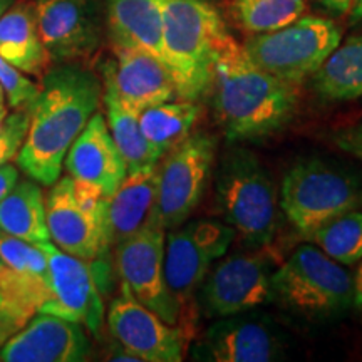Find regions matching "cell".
<instances>
[{
	"label": "cell",
	"mask_w": 362,
	"mask_h": 362,
	"mask_svg": "<svg viewBox=\"0 0 362 362\" xmlns=\"http://www.w3.org/2000/svg\"><path fill=\"white\" fill-rule=\"evenodd\" d=\"M40 40L54 61L71 62L99 45V22L93 0H33Z\"/></svg>",
	"instance_id": "9a60e30c"
},
{
	"label": "cell",
	"mask_w": 362,
	"mask_h": 362,
	"mask_svg": "<svg viewBox=\"0 0 362 362\" xmlns=\"http://www.w3.org/2000/svg\"><path fill=\"white\" fill-rule=\"evenodd\" d=\"M64 166L69 176L101 189L107 198L119 188L128 175L124 158L101 112H94L71 144Z\"/></svg>",
	"instance_id": "ac0fdd59"
},
{
	"label": "cell",
	"mask_w": 362,
	"mask_h": 362,
	"mask_svg": "<svg viewBox=\"0 0 362 362\" xmlns=\"http://www.w3.org/2000/svg\"><path fill=\"white\" fill-rule=\"evenodd\" d=\"M233 17L242 29L265 34L300 19L307 11L305 0H233Z\"/></svg>",
	"instance_id": "4316f807"
},
{
	"label": "cell",
	"mask_w": 362,
	"mask_h": 362,
	"mask_svg": "<svg viewBox=\"0 0 362 362\" xmlns=\"http://www.w3.org/2000/svg\"><path fill=\"white\" fill-rule=\"evenodd\" d=\"M225 221L253 245H267L279 223V198L264 165L245 149L226 153L216 178Z\"/></svg>",
	"instance_id": "277c9868"
},
{
	"label": "cell",
	"mask_w": 362,
	"mask_h": 362,
	"mask_svg": "<svg viewBox=\"0 0 362 362\" xmlns=\"http://www.w3.org/2000/svg\"><path fill=\"white\" fill-rule=\"evenodd\" d=\"M200 106L189 99L165 101L139 112L138 121L144 138L163 155L188 138L200 117Z\"/></svg>",
	"instance_id": "484cf974"
},
{
	"label": "cell",
	"mask_w": 362,
	"mask_h": 362,
	"mask_svg": "<svg viewBox=\"0 0 362 362\" xmlns=\"http://www.w3.org/2000/svg\"><path fill=\"white\" fill-rule=\"evenodd\" d=\"M312 78L315 93L325 101L362 99V34L339 44Z\"/></svg>",
	"instance_id": "603a6c76"
},
{
	"label": "cell",
	"mask_w": 362,
	"mask_h": 362,
	"mask_svg": "<svg viewBox=\"0 0 362 362\" xmlns=\"http://www.w3.org/2000/svg\"><path fill=\"white\" fill-rule=\"evenodd\" d=\"M0 57L35 78L49 69L52 59L40 40L34 4L29 0L13 2L0 17Z\"/></svg>",
	"instance_id": "44dd1931"
},
{
	"label": "cell",
	"mask_w": 362,
	"mask_h": 362,
	"mask_svg": "<svg viewBox=\"0 0 362 362\" xmlns=\"http://www.w3.org/2000/svg\"><path fill=\"white\" fill-rule=\"evenodd\" d=\"M13 4V0H0V17L6 13V11Z\"/></svg>",
	"instance_id": "74e56055"
},
{
	"label": "cell",
	"mask_w": 362,
	"mask_h": 362,
	"mask_svg": "<svg viewBox=\"0 0 362 362\" xmlns=\"http://www.w3.org/2000/svg\"><path fill=\"white\" fill-rule=\"evenodd\" d=\"M203 354L215 362H269L280 354V342L260 320L225 317L208 330Z\"/></svg>",
	"instance_id": "ffe728a7"
},
{
	"label": "cell",
	"mask_w": 362,
	"mask_h": 362,
	"mask_svg": "<svg viewBox=\"0 0 362 362\" xmlns=\"http://www.w3.org/2000/svg\"><path fill=\"white\" fill-rule=\"evenodd\" d=\"M332 143L362 163V121L334 131Z\"/></svg>",
	"instance_id": "1f68e13d"
},
{
	"label": "cell",
	"mask_w": 362,
	"mask_h": 362,
	"mask_svg": "<svg viewBox=\"0 0 362 362\" xmlns=\"http://www.w3.org/2000/svg\"><path fill=\"white\" fill-rule=\"evenodd\" d=\"M163 0H106V21L115 47L141 49L160 57Z\"/></svg>",
	"instance_id": "7402d4cb"
},
{
	"label": "cell",
	"mask_w": 362,
	"mask_h": 362,
	"mask_svg": "<svg viewBox=\"0 0 362 362\" xmlns=\"http://www.w3.org/2000/svg\"><path fill=\"white\" fill-rule=\"evenodd\" d=\"M315 247L341 265L362 260V211L352 210L332 218L310 235Z\"/></svg>",
	"instance_id": "83f0119b"
},
{
	"label": "cell",
	"mask_w": 362,
	"mask_h": 362,
	"mask_svg": "<svg viewBox=\"0 0 362 362\" xmlns=\"http://www.w3.org/2000/svg\"><path fill=\"white\" fill-rule=\"evenodd\" d=\"M107 327L121 347L141 362H180L187 351V329L165 319L121 292L107 310Z\"/></svg>",
	"instance_id": "4fadbf2b"
},
{
	"label": "cell",
	"mask_w": 362,
	"mask_h": 362,
	"mask_svg": "<svg viewBox=\"0 0 362 362\" xmlns=\"http://www.w3.org/2000/svg\"><path fill=\"white\" fill-rule=\"evenodd\" d=\"M235 230L218 220H193L166 235L165 277L180 309L197 292L211 265L228 252Z\"/></svg>",
	"instance_id": "30bf717a"
},
{
	"label": "cell",
	"mask_w": 362,
	"mask_h": 362,
	"mask_svg": "<svg viewBox=\"0 0 362 362\" xmlns=\"http://www.w3.org/2000/svg\"><path fill=\"white\" fill-rule=\"evenodd\" d=\"M166 230L155 223L143 226L115 247L116 267L123 288L168 324L180 325L181 309L165 277Z\"/></svg>",
	"instance_id": "8fae6325"
},
{
	"label": "cell",
	"mask_w": 362,
	"mask_h": 362,
	"mask_svg": "<svg viewBox=\"0 0 362 362\" xmlns=\"http://www.w3.org/2000/svg\"><path fill=\"white\" fill-rule=\"evenodd\" d=\"M215 139L198 133L166 153L158 175L153 223L173 230L188 220L205 193L215 161Z\"/></svg>",
	"instance_id": "9c48e42d"
},
{
	"label": "cell",
	"mask_w": 362,
	"mask_h": 362,
	"mask_svg": "<svg viewBox=\"0 0 362 362\" xmlns=\"http://www.w3.org/2000/svg\"><path fill=\"white\" fill-rule=\"evenodd\" d=\"M29 129V110H19L7 116L0 128V166L17 158Z\"/></svg>",
	"instance_id": "4dcf8cb0"
},
{
	"label": "cell",
	"mask_w": 362,
	"mask_h": 362,
	"mask_svg": "<svg viewBox=\"0 0 362 362\" xmlns=\"http://www.w3.org/2000/svg\"><path fill=\"white\" fill-rule=\"evenodd\" d=\"M0 230L30 243L51 240L45 220V198L37 181L19 180L0 200Z\"/></svg>",
	"instance_id": "d4e9b609"
},
{
	"label": "cell",
	"mask_w": 362,
	"mask_h": 362,
	"mask_svg": "<svg viewBox=\"0 0 362 362\" xmlns=\"http://www.w3.org/2000/svg\"><path fill=\"white\" fill-rule=\"evenodd\" d=\"M47 259L51 297L39 312L78 322L90 334H99L104 324V302L93 262L62 252L49 240L37 242Z\"/></svg>",
	"instance_id": "7c38bea8"
},
{
	"label": "cell",
	"mask_w": 362,
	"mask_h": 362,
	"mask_svg": "<svg viewBox=\"0 0 362 362\" xmlns=\"http://www.w3.org/2000/svg\"><path fill=\"white\" fill-rule=\"evenodd\" d=\"M0 86L6 93L7 104L12 110H29L37 98L40 86L30 81L24 72L0 57Z\"/></svg>",
	"instance_id": "f546056e"
},
{
	"label": "cell",
	"mask_w": 362,
	"mask_h": 362,
	"mask_svg": "<svg viewBox=\"0 0 362 362\" xmlns=\"http://www.w3.org/2000/svg\"><path fill=\"white\" fill-rule=\"evenodd\" d=\"M103 79L136 112L178 98L165 62L141 49L115 47V61L103 66Z\"/></svg>",
	"instance_id": "e0dca14e"
},
{
	"label": "cell",
	"mask_w": 362,
	"mask_h": 362,
	"mask_svg": "<svg viewBox=\"0 0 362 362\" xmlns=\"http://www.w3.org/2000/svg\"><path fill=\"white\" fill-rule=\"evenodd\" d=\"M160 163L126 175L119 188L107 198L106 230L107 245L117 243L153 223L158 193Z\"/></svg>",
	"instance_id": "d6986e66"
},
{
	"label": "cell",
	"mask_w": 362,
	"mask_h": 362,
	"mask_svg": "<svg viewBox=\"0 0 362 362\" xmlns=\"http://www.w3.org/2000/svg\"><path fill=\"white\" fill-rule=\"evenodd\" d=\"M2 265H4V264H2V262H0V269H2Z\"/></svg>",
	"instance_id": "60d3db41"
},
{
	"label": "cell",
	"mask_w": 362,
	"mask_h": 362,
	"mask_svg": "<svg viewBox=\"0 0 362 362\" xmlns=\"http://www.w3.org/2000/svg\"><path fill=\"white\" fill-rule=\"evenodd\" d=\"M19 181V168L12 163L0 166V200L13 188V185Z\"/></svg>",
	"instance_id": "836d02e7"
},
{
	"label": "cell",
	"mask_w": 362,
	"mask_h": 362,
	"mask_svg": "<svg viewBox=\"0 0 362 362\" xmlns=\"http://www.w3.org/2000/svg\"><path fill=\"white\" fill-rule=\"evenodd\" d=\"M272 293L297 314L327 317L351 305L354 284L339 262L319 247L304 245L272 274Z\"/></svg>",
	"instance_id": "8992f818"
},
{
	"label": "cell",
	"mask_w": 362,
	"mask_h": 362,
	"mask_svg": "<svg viewBox=\"0 0 362 362\" xmlns=\"http://www.w3.org/2000/svg\"><path fill=\"white\" fill-rule=\"evenodd\" d=\"M103 84L93 71L62 62L44 72L29 107V129L17 153V168L51 187L61 176L71 144L98 111Z\"/></svg>",
	"instance_id": "6da1fadb"
},
{
	"label": "cell",
	"mask_w": 362,
	"mask_h": 362,
	"mask_svg": "<svg viewBox=\"0 0 362 362\" xmlns=\"http://www.w3.org/2000/svg\"><path fill=\"white\" fill-rule=\"evenodd\" d=\"M279 206L298 233L310 235L336 216L362 208V185L320 160L297 163L287 171Z\"/></svg>",
	"instance_id": "5b68a950"
},
{
	"label": "cell",
	"mask_w": 362,
	"mask_h": 362,
	"mask_svg": "<svg viewBox=\"0 0 362 362\" xmlns=\"http://www.w3.org/2000/svg\"><path fill=\"white\" fill-rule=\"evenodd\" d=\"M0 262L17 274L47 280V259L42 248L4 230H0Z\"/></svg>",
	"instance_id": "f1b7e54d"
},
{
	"label": "cell",
	"mask_w": 362,
	"mask_h": 362,
	"mask_svg": "<svg viewBox=\"0 0 362 362\" xmlns=\"http://www.w3.org/2000/svg\"><path fill=\"white\" fill-rule=\"evenodd\" d=\"M341 40L342 30L334 21L302 16L274 33L255 34L243 47L262 69L297 86L314 76Z\"/></svg>",
	"instance_id": "ba28073f"
},
{
	"label": "cell",
	"mask_w": 362,
	"mask_h": 362,
	"mask_svg": "<svg viewBox=\"0 0 362 362\" xmlns=\"http://www.w3.org/2000/svg\"><path fill=\"white\" fill-rule=\"evenodd\" d=\"M6 117H7V111L0 112V128H2V124H4V121H6Z\"/></svg>",
	"instance_id": "ab89813d"
},
{
	"label": "cell",
	"mask_w": 362,
	"mask_h": 362,
	"mask_svg": "<svg viewBox=\"0 0 362 362\" xmlns=\"http://www.w3.org/2000/svg\"><path fill=\"white\" fill-rule=\"evenodd\" d=\"M107 197L72 176H59L45 197L49 238L56 247L86 262H98L110 250L106 230Z\"/></svg>",
	"instance_id": "52a82bcc"
},
{
	"label": "cell",
	"mask_w": 362,
	"mask_h": 362,
	"mask_svg": "<svg viewBox=\"0 0 362 362\" xmlns=\"http://www.w3.org/2000/svg\"><path fill=\"white\" fill-rule=\"evenodd\" d=\"M352 284H354V302L356 305L362 310V262L359 269L356 272V277L352 279Z\"/></svg>",
	"instance_id": "d590c367"
},
{
	"label": "cell",
	"mask_w": 362,
	"mask_h": 362,
	"mask_svg": "<svg viewBox=\"0 0 362 362\" xmlns=\"http://www.w3.org/2000/svg\"><path fill=\"white\" fill-rule=\"evenodd\" d=\"M29 320V317H25L24 314H21V312H17L16 309H12V307L0 302V347H2L13 334H17L21 329H24Z\"/></svg>",
	"instance_id": "d6a6232c"
},
{
	"label": "cell",
	"mask_w": 362,
	"mask_h": 362,
	"mask_svg": "<svg viewBox=\"0 0 362 362\" xmlns=\"http://www.w3.org/2000/svg\"><path fill=\"white\" fill-rule=\"evenodd\" d=\"M206 277L203 298L211 315H238L274 298L269 259L260 252L221 257Z\"/></svg>",
	"instance_id": "5bb4252c"
},
{
	"label": "cell",
	"mask_w": 362,
	"mask_h": 362,
	"mask_svg": "<svg viewBox=\"0 0 362 362\" xmlns=\"http://www.w3.org/2000/svg\"><path fill=\"white\" fill-rule=\"evenodd\" d=\"M161 52L180 99L197 101L211 89L214 66L226 30L208 0H163Z\"/></svg>",
	"instance_id": "3957f363"
},
{
	"label": "cell",
	"mask_w": 362,
	"mask_h": 362,
	"mask_svg": "<svg viewBox=\"0 0 362 362\" xmlns=\"http://www.w3.org/2000/svg\"><path fill=\"white\" fill-rule=\"evenodd\" d=\"M351 21L352 22H362V0H356L354 7L351 11Z\"/></svg>",
	"instance_id": "8d00e7d4"
},
{
	"label": "cell",
	"mask_w": 362,
	"mask_h": 362,
	"mask_svg": "<svg viewBox=\"0 0 362 362\" xmlns=\"http://www.w3.org/2000/svg\"><path fill=\"white\" fill-rule=\"evenodd\" d=\"M6 93H4V89H2V86H0V112H4V111H7V106H6Z\"/></svg>",
	"instance_id": "f35d334b"
},
{
	"label": "cell",
	"mask_w": 362,
	"mask_h": 362,
	"mask_svg": "<svg viewBox=\"0 0 362 362\" xmlns=\"http://www.w3.org/2000/svg\"><path fill=\"white\" fill-rule=\"evenodd\" d=\"M325 11L336 13V16H347L354 7L356 0H315Z\"/></svg>",
	"instance_id": "e575fe53"
},
{
	"label": "cell",
	"mask_w": 362,
	"mask_h": 362,
	"mask_svg": "<svg viewBox=\"0 0 362 362\" xmlns=\"http://www.w3.org/2000/svg\"><path fill=\"white\" fill-rule=\"evenodd\" d=\"M211 88L216 119L228 141L265 138L282 129L297 107L296 86L257 66L230 34L216 56Z\"/></svg>",
	"instance_id": "7a4b0ae2"
},
{
	"label": "cell",
	"mask_w": 362,
	"mask_h": 362,
	"mask_svg": "<svg viewBox=\"0 0 362 362\" xmlns=\"http://www.w3.org/2000/svg\"><path fill=\"white\" fill-rule=\"evenodd\" d=\"M101 99L106 106L107 128L121 156L124 158L128 173L160 163L163 153L144 138L138 121L139 112L126 106L106 81H103Z\"/></svg>",
	"instance_id": "cb8c5ba5"
},
{
	"label": "cell",
	"mask_w": 362,
	"mask_h": 362,
	"mask_svg": "<svg viewBox=\"0 0 362 362\" xmlns=\"http://www.w3.org/2000/svg\"><path fill=\"white\" fill-rule=\"evenodd\" d=\"M90 354L83 325L37 312L0 349L4 362H81Z\"/></svg>",
	"instance_id": "2e32d148"
}]
</instances>
